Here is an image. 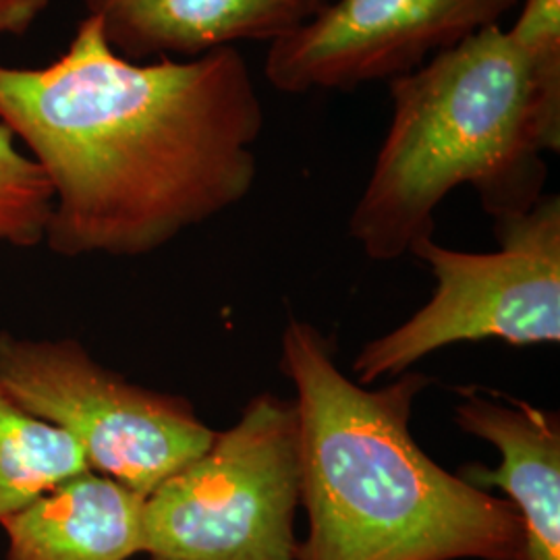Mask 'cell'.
Here are the masks:
<instances>
[{
  "label": "cell",
  "mask_w": 560,
  "mask_h": 560,
  "mask_svg": "<svg viewBox=\"0 0 560 560\" xmlns=\"http://www.w3.org/2000/svg\"><path fill=\"white\" fill-rule=\"evenodd\" d=\"M0 122L50 185L44 243L65 258H133L252 191L264 108L235 46L133 62L83 18L46 67L0 65Z\"/></svg>",
  "instance_id": "cell-1"
},
{
  "label": "cell",
  "mask_w": 560,
  "mask_h": 560,
  "mask_svg": "<svg viewBox=\"0 0 560 560\" xmlns=\"http://www.w3.org/2000/svg\"><path fill=\"white\" fill-rule=\"evenodd\" d=\"M280 372L295 386L300 430L298 560H513L515 506L446 471L409 430L432 378L409 370L361 386L335 342L298 318L282 330Z\"/></svg>",
  "instance_id": "cell-2"
},
{
  "label": "cell",
  "mask_w": 560,
  "mask_h": 560,
  "mask_svg": "<svg viewBox=\"0 0 560 560\" xmlns=\"http://www.w3.org/2000/svg\"><path fill=\"white\" fill-rule=\"evenodd\" d=\"M388 88L393 120L349 221L368 258L397 260L432 237L436 208L460 185L492 221L544 196V154L560 148V55L490 25Z\"/></svg>",
  "instance_id": "cell-3"
},
{
  "label": "cell",
  "mask_w": 560,
  "mask_h": 560,
  "mask_svg": "<svg viewBox=\"0 0 560 560\" xmlns=\"http://www.w3.org/2000/svg\"><path fill=\"white\" fill-rule=\"evenodd\" d=\"M295 400L261 393L141 506L145 560H298Z\"/></svg>",
  "instance_id": "cell-4"
},
{
  "label": "cell",
  "mask_w": 560,
  "mask_h": 560,
  "mask_svg": "<svg viewBox=\"0 0 560 560\" xmlns=\"http://www.w3.org/2000/svg\"><path fill=\"white\" fill-rule=\"evenodd\" d=\"M497 252L448 249L434 237L411 252L430 266L434 293L399 328L370 340L353 363L358 384L397 378L455 342L513 347L560 340V200L541 196L527 212L494 221Z\"/></svg>",
  "instance_id": "cell-5"
},
{
  "label": "cell",
  "mask_w": 560,
  "mask_h": 560,
  "mask_svg": "<svg viewBox=\"0 0 560 560\" xmlns=\"http://www.w3.org/2000/svg\"><path fill=\"white\" fill-rule=\"evenodd\" d=\"M0 388L25 413L78 442L90 471L148 497L198 459L217 430L185 397L122 378L78 340L0 332Z\"/></svg>",
  "instance_id": "cell-6"
},
{
  "label": "cell",
  "mask_w": 560,
  "mask_h": 560,
  "mask_svg": "<svg viewBox=\"0 0 560 560\" xmlns=\"http://www.w3.org/2000/svg\"><path fill=\"white\" fill-rule=\"evenodd\" d=\"M520 0H328L270 44L264 75L280 92L393 81L476 36Z\"/></svg>",
  "instance_id": "cell-7"
},
{
  "label": "cell",
  "mask_w": 560,
  "mask_h": 560,
  "mask_svg": "<svg viewBox=\"0 0 560 560\" xmlns=\"http://www.w3.org/2000/svg\"><path fill=\"white\" fill-rule=\"evenodd\" d=\"M457 393L455 423L501 455L494 469L471 463L457 476L488 492L499 488L515 506L521 541L513 560H560L559 413L527 400H501L480 386H460Z\"/></svg>",
  "instance_id": "cell-8"
},
{
  "label": "cell",
  "mask_w": 560,
  "mask_h": 560,
  "mask_svg": "<svg viewBox=\"0 0 560 560\" xmlns=\"http://www.w3.org/2000/svg\"><path fill=\"white\" fill-rule=\"evenodd\" d=\"M122 59H196L237 42H277L328 0H81Z\"/></svg>",
  "instance_id": "cell-9"
},
{
  "label": "cell",
  "mask_w": 560,
  "mask_h": 560,
  "mask_svg": "<svg viewBox=\"0 0 560 560\" xmlns=\"http://www.w3.org/2000/svg\"><path fill=\"white\" fill-rule=\"evenodd\" d=\"M138 492L85 471L0 521L7 560H129L141 552Z\"/></svg>",
  "instance_id": "cell-10"
},
{
  "label": "cell",
  "mask_w": 560,
  "mask_h": 560,
  "mask_svg": "<svg viewBox=\"0 0 560 560\" xmlns=\"http://www.w3.org/2000/svg\"><path fill=\"white\" fill-rule=\"evenodd\" d=\"M85 471L78 442L25 413L0 388V521Z\"/></svg>",
  "instance_id": "cell-11"
},
{
  "label": "cell",
  "mask_w": 560,
  "mask_h": 560,
  "mask_svg": "<svg viewBox=\"0 0 560 560\" xmlns=\"http://www.w3.org/2000/svg\"><path fill=\"white\" fill-rule=\"evenodd\" d=\"M50 212L52 191L40 166L0 122V243L23 249L40 245Z\"/></svg>",
  "instance_id": "cell-12"
},
{
  "label": "cell",
  "mask_w": 560,
  "mask_h": 560,
  "mask_svg": "<svg viewBox=\"0 0 560 560\" xmlns=\"http://www.w3.org/2000/svg\"><path fill=\"white\" fill-rule=\"evenodd\" d=\"M509 34L538 55H560V0H523Z\"/></svg>",
  "instance_id": "cell-13"
},
{
  "label": "cell",
  "mask_w": 560,
  "mask_h": 560,
  "mask_svg": "<svg viewBox=\"0 0 560 560\" xmlns=\"http://www.w3.org/2000/svg\"><path fill=\"white\" fill-rule=\"evenodd\" d=\"M48 0H0V38L23 36L42 13Z\"/></svg>",
  "instance_id": "cell-14"
}]
</instances>
